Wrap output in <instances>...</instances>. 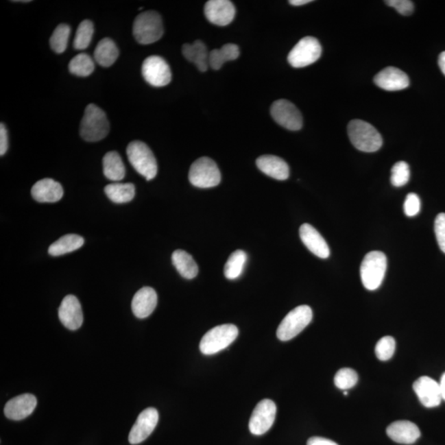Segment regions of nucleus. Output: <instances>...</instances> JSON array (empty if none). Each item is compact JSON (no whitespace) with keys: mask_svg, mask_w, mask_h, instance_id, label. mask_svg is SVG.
Wrapping results in <instances>:
<instances>
[{"mask_svg":"<svg viewBox=\"0 0 445 445\" xmlns=\"http://www.w3.org/2000/svg\"><path fill=\"white\" fill-rule=\"evenodd\" d=\"M413 389L424 407L427 408L440 406L442 401L440 383L434 379L422 376L415 381Z\"/></svg>","mask_w":445,"mask_h":445,"instance_id":"nucleus-15","label":"nucleus"},{"mask_svg":"<svg viewBox=\"0 0 445 445\" xmlns=\"http://www.w3.org/2000/svg\"><path fill=\"white\" fill-rule=\"evenodd\" d=\"M256 166L265 175L279 181L289 177V167L284 159L275 155H263L256 159Z\"/></svg>","mask_w":445,"mask_h":445,"instance_id":"nucleus-23","label":"nucleus"},{"mask_svg":"<svg viewBox=\"0 0 445 445\" xmlns=\"http://www.w3.org/2000/svg\"><path fill=\"white\" fill-rule=\"evenodd\" d=\"M130 165L147 181L153 180L158 173L156 158L149 147L142 141L130 142L126 149Z\"/></svg>","mask_w":445,"mask_h":445,"instance_id":"nucleus-3","label":"nucleus"},{"mask_svg":"<svg viewBox=\"0 0 445 445\" xmlns=\"http://www.w3.org/2000/svg\"><path fill=\"white\" fill-rule=\"evenodd\" d=\"M239 329L234 324L215 326L205 334L200 343V350L206 355L217 354L236 340Z\"/></svg>","mask_w":445,"mask_h":445,"instance_id":"nucleus-6","label":"nucleus"},{"mask_svg":"<svg viewBox=\"0 0 445 445\" xmlns=\"http://www.w3.org/2000/svg\"><path fill=\"white\" fill-rule=\"evenodd\" d=\"M9 149V134L5 124H0V155L3 156Z\"/></svg>","mask_w":445,"mask_h":445,"instance_id":"nucleus-41","label":"nucleus"},{"mask_svg":"<svg viewBox=\"0 0 445 445\" xmlns=\"http://www.w3.org/2000/svg\"><path fill=\"white\" fill-rule=\"evenodd\" d=\"M358 374L350 368H343L335 375L334 383L339 389L349 390L357 385Z\"/></svg>","mask_w":445,"mask_h":445,"instance_id":"nucleus-35","label":"nucleus"},{"mask_svg":"<svg viewBox=\"0 0 445 445\" xmlns=\"http://www.w3.org/2000/svg\"><path fill=\"white\" fill-rule=\"evenodd\" d=\"M387 435L394 442L412 444L420 437L418 426L409 420H398L387 428Z\"/></svg>","mask_w":445,"mask_h":445,"instance_id":"nucleus-21","label":"nucleus"},{"mask_svg":"<svg viewBox=\"0 0 445 445\" xmlns=\"http://www.w3.org/2000/svg\"><path fill=\"white\" fill-rule=\"evenodd\" d=\"M302 242L313 254L326 259L330 256V249L326 240L315 228L309 224H304L300 228Z\"/></svg>","mask_w":445,"mask_h":445,"instance_id":"nucleus-19","label":"nucleus"},{"mask_svg":"<svg viewBox=\"0 0 445 445\" xmlns=\"http://www.w3.org/2000/svg\"><path fill=\"white\" fill-rule=\"evenodd\" d=\"M420 211V200L418 195L410 193L407 195L404 202V213L408 217H413L418 215Z\"/></svg>","mask_w":445,"mask_h":445,"instance_id":"nucleus-38","label":"nucleus"},{"mask_svg":"<svg viewBox=\"0 0 445 445\" xmlns=\"http://www.w3.org/2000/svg\"><path fill=\"white\" fill-rule=\"evenodd\" d=\"M239 55V48L237 45L226 44L222 48L215 49L210 52L209 65L215 71H219L224 63L238 59Z\"/></svg>","mask_w":445,"mask_h":445,"instance_id":"nucleus-30","label":"nucleus"},{"mask_svg":"<svg viewBox=\"0 0 445 445\" xmlns=\"http://www.w3.org/2000/svg\"><path fill=\"white\" fill-rule=\"evenodd\" d=\"M410 179V167L406 162L395 163L391 171V183L396 187L405 186Z\"/></svg>","mask_w":445,"mask_h":445,"instance_id":"nucleus-36","label":"nucleus"},{"mask_svg":"<svg viewBox=\"0 0 445 445\" xmlns=\"http://www.w3.org/2000/svg\"><path fill=\"white\" fill-rule=\"evenodd\" d=\"M276 405L272 400L264 399L257 404L252 411L249 430L252 435H263L272 427L275 422Z\"/></svg>","mask_w":445,"mask_h":445,"instance_id":"nucleus-11","label":"nucleus"},{"mask_svg":"<svg viewBox=\"0 0 445 445\" xmlns=\"http://www.w3.org/2000/svg\"><path fill=\"white\" fill-rule=\"evenodd\" d=\"M313 320V311L308 305H301L289 312L280 322L276 335L279 340L287 341L299 335Z\"/></svg>","mask_w":445,"mask_h":445,"instance_id":"nucleus-7","label":"nucleus"},{"mask_svg":"<svg viewBox=\"0 0 445 445\" xmlns=\"http://www.w3.org/2000/svg\"><path fill=\"white\" fill-rule=\"evenodd\" d=\"M110 130L107 115L95 104L85 109L80 125V136L88 142H97L108 136Z\"/></svg>","mask_w":445,"mask_h":445,"instance_id":"nucleus-2","label":"nucleus"},{"mask_svg":"<svg viewBox=\"0 0 445 445\" xmlns=\"http://www.w3.org/2000/svg\"><path fill=\"white\" fill-rule=\"evenodd\" d=\"M396 349V341L390 336L383 337L375 346V354L379 361H387L394 357Z\"/></svg>","mask_w":445,"mask_h":445,"instance_id":"nucleus-37","label":"nucleus"},{"mask_svg":"<svg viewBox=\"0 0 445 445\" xmlns=\"http://www.w3.org/2000/svg\"><path fill=\"white\" fill-rule=\"evenodd\" d=\"M385 3L404 16H409L414 12V3L410 0H389Z\"/></svg>","mask_w":445,"mask_h":445,"instance_id":"nucleus-40","label":"nucleus"},{"mask_svg":"<svg viewBox=\"0 0 445 445\" xmlns=\"http://www.w3.org/2000/svg\"><path fill=\"white\" fill-rule=\"evenodd\" d=\"M311 2V0H291V1H289V3L293 6H302L307 5V3Z\"/></svg>","mask_w":445,"mask_h":445,"instance_id":"nucleus-44","label":"nucleus"},{"mask_svg":"<svg viewBox=\"0 0 445 445\" xmlns=\"http://www.w3.org/2000/svg\"><path fill=\"white\" fill-rule=\"evenodd\" d=\"M374 84L386 91H403L410 85L409 77L398 68L387 67L375 75Z\"/></svg>","mask_w":445,"mask_h":445,"instance_id":"nucleus-17","label":"nucleus"},{"mask_svg":"<svg viewBox=\"0 0 445 445\" xmlns=\"http://www.w3.org/2000/svg\"><path fill=\"white\" fill-rule=\"evenodd\" d=\"M14 2H16V3H29L31 1H29V0H27V1H14Z\"/></svg>","mask_w":445,"mask_h":445,"instance_id":"nucleus-46","label":"nucleus"},{"mask_svg":"<svg viewBox=\"0 0 445 445\" xmlns=\"http://www.w3.org/2000/svg\"><path fill=\"white\" fill-rule=\"evenodd\" d=\"M133 34L137 42L142 45L158 42L163 35L160 14L153 10L139 14L133 24Z\"/></svg>","mask_w":445,"mask_h":445,"instance_id":"nucleus-4","label":"nucleus"},{"mask_svg":"<svg viewBox=\"0 0 445 445\" xmlns=\"http://www.w3.org/2000/svg\"><path fill=\"white\" fill-rule=\"evenodd\" d=\"M119 56V51L112 39L101 40L95 51L96 62L103 67H110L116 62Z\"/></svg>","mask_w":445,"mask_h":445,"instance_id":"nucleus-27","label":"nucleus"},{"mask_svg":"<svg viewBox=\"0 0 445 445\" xmlns=\"http://www.w3.org/2000/svg\"><path fill=\"white\" fill-rule=\"evenodd\" d=\"M322 55V46L313 36H305L298 43L288 55L289 64L293 68H304L315 63Z\"/></svg>","mask_w":445,"mask_h":445,"instance_id":"nucleus-9","label":"nucleus"},{"mask_svg":"<svg viewBox=\"0 0 445 445\" xmlns=\"http://www.w3.org/2000/svg\"><path fill=\"white\" fill-rule=\"evenodd\" d=\"M36 405L38 401L34 395H19L6 403L5 415L10 420H21L29 416L34 411Z\"/></svg>","mask_w":445,"mask_h":445,"instance_id":"nucleus-18","label":"nucleus"},{"mask_svg":"<svg viewBox=\"0 0 445 445\" xmlns=\"http://www.w3.org/2000/svg\"><path fill=\"white\" fill-rule=\"evenodd\" d=\"M158 412L155 408L149 407L139 415L129 434V442L138 444L148 438L152 434L158 422Z\"/></svg>","mask_w":445,"mask_h":445,"instance_id":"nucleus-13","label":"nucleus"},{"mask_svg":"<svg viewBox=\"0 0 445 445\" xmlns=\"http://www.w3.org/2000/svg\"><path fill=\"white\" fill-rule=\"evenodd\" d=\"M387 261L385 253L373 251L366 254L361 265L362 284L369 291L381 287L387 271Z\"/></svg>","mask_w":445,"mask_h":445,"instance_id":"nucleus-5","label":"nucleus"},{"mask_svg":"<svg viewBox=\"0 0 445 445\" xmlns=\"http://www.w3.org/2000/svg\"><path fill=\"white\" fill-rule=\"evenodd\" d=\"M441 394H442V398L445 401V373L442 375V377L440 378V382Z\"/></svg>","mask_w":445,"mask_h":445,"instance_id":"nucleus-45","label":"nucleus"},{"mask_svg":"<svg viewBox=\"0 0 445 445\" xmlns=\"http://www.w3.org/2000/svg\"><path fill=\"white\" fill-rule=\"evenodd\" d=\"M347 132L352 145L362 152H376L383 145L381 133L365 121H351L347 128Z\"/></svg>","mask_w":445,"mask_h":445,"instance_id":"nucleus-1","label":"nucleus"},{"mask_svg":"<svg viewBox=\"0 0 445 445\" xmlns=\"http://www.w3.org/2000/svg\"><path fill=\"white\" fill-rule=\"evenodd\" d=\"M142 75L154 87H163L170 84L171 73L167 61L158 56H151L142 64Z\"/></svg>","mask_w":445,"mask_h":445,"instance_id":"nucleus-10","label":"nucleus"},{"mask_svg":"<svg viewBox=\"0 0 445 445\" xmlns=\"http://www.w3.org/2000/svg\"><path fill=\"white\" fill-rule=\"evenodd\" d=\"M157 303V293L153 288L141 289L132 300V308L134 315L138 318L148 317L154 311Z\"/></svg>","mask_w":445,"mask_h":445,"instance_id":"nucleus-22","label":"nucleus"},{"mask_svg":"<svg viewBox=\"0 0 445 445\" xmlns=\"http://www.w3.org/2000/svg\"><path fill=\"white\" fill-rule=\"evenodd\" d=\"M435 232L440 250L445 253V214L437 215L435 221Z\"/></svg>","mask_w":445,"mask_h":445,"instance_id":"nucleus-39","label":"nucleus"},{"mask_svg":"<svg viewBox=\"0 0 445 445\" xmlns=\"http://www.w3.org/2000/svg\"><path fill=\"white\" fill-rule=\"evenodd\" d=\"M171 261H173V264L179 274L184 277L185 279H194L197 276L198 265L189 253L178 249L171 255Z\"/></svg>","mask_w":445,"mask_h":445,"instance_id":"nucleus-25","label":"nucleus"},{"mask_svg":"<svg viewBox=\"0 0 445 445\" xmlns=\"http://www.w3.org/2000/svg\"><path fill=\"white\" fill-rule=\"evenodd\" d=\"M248 256L242 250H237L232 253L224 265V276L228 280L238 279L242 275Z\"/></svg>","mask_w":445,"mask_h":445,"instance_id":"nucleus-31","label":"nucleus"},{"mask_svg":"<svg viewBox=\"0 0 445 445\" xmlns=\"http://www.w3.org/2000/svg\"><path fill=\"white\" fill-rule=\"evenodd\" d=\"M104 191L112 202L123 204L132 201L136 195V187L132 183L114 182L106 187Z\"/></svg>","mask_w":445,"mask_h":445,"instance_id":"nucleus-29","label":"nucleus"},{"mask_svg":"<svg viewBox=\"0 0 445 445\" xmlns=\"http://www.w3.org/2000/svg\"><path fill=\"white\" fill-rule=\"evenodd\" d=\"M307 445H338L334 441L322 438V437H312L308 440Z\"/></svg>","mask_w":445,"mask_h":445,"instance_id":"nucleus-42","label":"nucleus"},{"mask_svg":"<svg viewBox=\"0 0 445 445\" xmlns=\"http://www.w3.org/2000/svg\"><path fill=\"white\" fill-rule=\"evenodd\" d=\"M31 193L38 202L55 203L63 197L64 189L58 182L51 178H45L35 183Z\"/></svg>","mask_w":445,"mask_h":445,"instance_id":"nucleus-20","label":"nucleus"},{"mask_svg":"<svg viewBox=\"0 0 445 445\" xmlns=\"http://www.w3.org/2000/svg\"><path fill=\"white\" fill-rule=\"evenodd\" d=\"M185 58L197 65L199 71L206 72L209 67L210 53L202 40H195L193 44L186 43L182 48Z\"/></svg>","mask_w":445,"mask_h":445,"instance_id":"nucleus-24","label":"nucleus"},{"mask_svg":"<svg viewBox=\"0 0 445 445\" xmlns=\"http://www.w3.org/2000/svg\"><path fill=\"white\" fill-rule=\"evenodd\" d=\"M104 173L105 177L112 182H120L125 176V167L116 151H111L105 154L103 160Z\"/></svg>","mask_w":445,"mask_h":445,"instance_id":"nucleus-26","label":"nucleus"},{"mask_svg":"<svg viewBox=\"0 0 445 445\" xmlns=\"http://www.w3.org/2000/svg\"><path fill=\"white\" fill-rule=\"evenodd\" d=\"M71 29L67 24L61 23L57 27L51 35L50 44L52 50L56 53H63L67 50Z\"/></svg>","mask_w":445,"mask_h":445,"instance_id":"nucleus-34","label":"nucleus"},{"mask_svg":"<svg viewBox=\"0 0 445 445\" xmlns=\"http://www.w3.org/2000/svg\"><path fill=\"white\" fill-rule=\"evenodd\" d=\"M189 178L191 184L199 189H211L219 184L221 173L214 160L202 157L191 165Z\"/></svg>","mask_w":445,"mask_h":445,"instance_id":"nucleus-8","label":"nucleus"},{"mask_svg":"<svg viewBox=\"0 0 445 445\" xmlns=\"http://www.w3.org/2000/svg\"><path fill=\"white\" fill-rule=\"evenodd\" d=\"M438 64L440 68V71H442V73L445 75V51L441 53V54L440 55Z\"/></svg>","mask_w":445,"mask_h":445,"instance_id":"nucleus-43","label":"nucleus"},{"mask_svg":"<svg viewBox=\"0 0 445 445\" xmlns=\"http://www.w3.org/2000/svg\"><path fill=\"white\" fill-rule=\"evenodd\" d=\"M95 64L92 57L85 53L73 57L69 64V72L76 76L88 77L95 71Z\"/></svg>","mask_w":445,"mask_h":445,"instance_id":"nucleus-32","label":"nucleus"},{"mask_svg":"<svg viewBox=\"0 0 445 445\" xmlns=\"http://www.w3.org/2000/svg\"><path fill=\"white\" fill-rule=\"evenodd\" d=\"M59 318L65 328L75 330L79 329L84 322L80 302L75 296L64 297L59 308Z\"/></svg>","mask_w":445,"mask_h":445,"instance_id":"nucleus-16","label":"nucleus"},{"mask_svg":"<svg viewBox=\"0 0 445 445\" xmlns=\"http://www.w3.org/2000/svg\"><path fill=\"white\" fill-rule=\"evenodd\" d=\"M93 34H95V26L91 20H84L80 24L76 32L75 40H73V47L76 50H85L91 43Z\"/></svg>","mask_w":445,"mask_h":445,"instance_id":"nucleus-33","label":"nucleus"},{"mask_svg":"<svg viewBox=\"0 0 445 445\" xmlns=\"http://www.w3.org/2000/svg\"><path fill=\"white\" fill-rule=\"evenodd\" d=\"M205 15L208 21L224 27L234 21L236 9L228 0H210L205 5Z\"/></svg>","mask_w":445,"mask_h":445,"instance_id":"nucleus-14","label":"nucleus"},{"mask_svg":"<svg viewBox=\"0 0 445 445\" xmlns=\"http://www.w3.org/2000/svg\"><path fill=\"white\" fill-rule=\"evenodd\" d=\"M271 114L276 123L285 129L296 132L303 126V117L300 110L288 100L280 99L274 101L271 108Z\"/></svg>","mask_w":445,"mask_h":445,"instance_id":"nucleus-12","label":"nucleus"},{"mask_svg":"<svg viewBox=\"0 0 445 445\" xmlns=\"http://www.w3.org/2000/svg\"><path fill=\"white\" fill-rule=\"evenodd\" d=\"M84 244L83 237L77 234H67L61 237L49 247L48 252L52 256H59L75 252Z\"/></svg>","mask_w":445,"mask_h":445,"instance_id":"nucleus-28","label":"nucleus"}]
</instances>
